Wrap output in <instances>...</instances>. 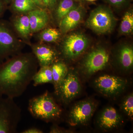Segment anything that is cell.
<instances>
[{"label": "cell", "mask_w": 133, "mask_h": 133, "mask_svg": "<svg viewBox=\"0 0 133 133\" xmlns=\"http://www.w3.org/2000/svg\"><path fill=\"white\" fill-rule=\"evenodd\" d=\"M121 108L123 112L129 118L133 119V95L130 94L125 97L122 100Z\"/></svg>", "instance_id": "cell-23"}, {"label": "cell", "mask_w": 133, "mask_h": 133, "mask_svg": "<svg viewBox=\"0 0 133 133\" xmlns=\"http://www.w3.org/2000/svg\"><path fill=\"white\" fill-rule=\"evenodd\" d=\"M94 84L96 90L102 95L112 97L123 92L127 86L128 82L125 79L121 77L104 75L97 78Z\"/></svg>", "instance_id": "cell-10"}, {"label": "cell", "mask_w": 133, "mask_h": 133, "mask_svg": "<svg viewBox=\"0 0 133 133\" xmlns=\"http://www.w3.org/2000/svg\"><path fill=\"white\" fill-rule=\"evenodd\" d=\"M32 81L33 85L35 87L46 83L53 84L51 65L40 67L34 75Z\"/></svg>", "instance_id": "cell-21"}, {"label": "cell", "mask_w": 133, "mask_h": 133, "mask_svg": "<svg viewBox=\"0 0 133 133\" xmlns=\"http://www.w3.org/2000/svg\"><path fill=\"white\" fill-rule=\"evenodd\" d=\"M54 88H55L66 76L69 68L68 65L60 59H57L51 65Z\"/></svg>", "instance_id": "cell-19"}, {"label": "cell", "mask_w": 133, "mask_h": 133, "mask_svg": "<svg viewBox=\"0 0 133 133\" xmlns=\"http://www.w3.org/2000/svg\"><path fill=\"white\" fill-rule=\"evenodd\" d=\"M85 12V8L82 3H79L71 10L58 24L62 35H65L76 28L83 21Z\"/></svg>", "instance_id": "cell-13"}, {"label": "cell", "mask_w": 133, "mask_h": 133, "mask_svg": "<svg viewBox=\"0 0 133 133\" xmlns=\"http://www.w3.org/2000/svg\"><path fill=\"white\" fill-rule=\"evenodd\" d=\"M88 37L81 33H74L65 36L59 45V58L66 64L81 56L89 47Z\"/></svg>", "instance_id": "cell-4"}, {"label": "cell", "mask_w": 133, "mask_h": 133, "mask_svg": "<svg viewBox=\"0 0 133 133\" xmlns=\"http://www.w3.org/2000/svg\"><path fill=\"white\" fill-rule=\"evenodd\" d=\"M37 33V38L39 42L44 43L56 42L62 35L59 30L51 27H47Z\"/></svg>", "instance_id": "cell-20"}, {"label": "cell", "mask_w": 133, "mask_h": 133, "mask_svg": "<svg viewBox=\"0 0 133 133\" xmlns=\"http://www.w3.org/2000/svg\"><path fill=\"white\" fill-rule=\"evenodd\" d=\"M97 107L96 102L91 99L79 101L71 108L68 113L67 123L72 127L87 124L94 114Z\"/></svg>", "instance_id": "cell-9"}, {"label": "cell", "mask_w": 133, "mask_h": 133, "mask_svg": "<svg viewBox=\"0 0 133 133\" xmlns=\"http://www.w3.org/2000/svg\"><path fill=\"white\" fill-rule=\"evenodd\" d=\"M22 117V110L14 98L0 96V133H15Z\"/></svg>", "instance_id": "cell-5"}, {"label": "cell", "mask_w": 133, "mask_h": 133, "mask_svg": "<svg viewBox=\"0 0 133 133\" xmlns=\"http://www.w3.org/2000/svg\"><path fill=\"white\" fill-rule=\"evenodd\" d=\"M49 132L50 133H71L72 132L71 130L61 127L58 126L57 124L54 123L51 127Z\"/></svg>", "instance_id": "cell-25"}, {"label": "cell", "mask_w": 133, "mask_h": 133, "mask_svg": "<svg viewBox=\"0 0 133 133\" xmlns=\"http://www.w3.org/2000/svg\"><path fill=\"white\" fill-rule=\"evenodd\" d=\"M58 0H43L45 9L49 12H51L55 8Z\"/></svg>", "instance_id": "cell-26"}, {"label": "cell", "mask_w": 133, "mask_h": 133, "mask_svg": "<svg viewBox=\"0 0 133 133\" xmlns=\"http://www.w3.org/2000/svg\"><path fill=\"white\" fill-rule=\"evenodd\" d=\"M5 1L6 2V3L8 5L10 4L14 1V0H5Z\"/></svg>", "instance_id": "cell-30"}, {"label": "cell", "mask_w": 133, "mask_h": 133, "mask_svg": "<svg viewBox=\"0 0 133 133\" xmlns=\"http://www.w3.org/2000/svg\"><path fill=\"white\" fill-rule=\"evenodd\" d=\"M115 9L128 8L130 6L132 0H102Z\"/></svg>", "instance_id": "cell-24"}, {"label": "cell", "mask_w": 133, "mask_h": 133, "mask_svg": "<svg viewBox=\"0 0 133 133\" xmlns=\"http://www.w3.org/2000/svg\"><path fill=\"white\" fill-rule=\"evenodd\" d=\"M119 33L123 35H129L133 33V10L129 7L122 17L119 29Z\"/></svg>", "instance_id": "cell-22"}, {"label": "cell", "mask_w": 133, "mask_h": 133, "mask_svg": "<svg viewBox=\"0 0 133 133\" xmlns=\"http://www.w3.org/2000/svg\"><path fill=\"white\" fill-rule=\"evenodd\" d=\"M109 57L107 49L102 46L95 47L84 57L80 64L79 73L85 77H91L106 67Z\"/></svg>", "instance_id": "cell-7"}, {"label": "cell", "mask_w": 133, "mask_h": 133, "mask_svg": "<svg viewBox=\"0 0 133 133\" xmlns=\"http://www.w3.org/2000/svg\"><path fill=\"white\" fill-rule=\"evenodd\" d=\"M40 8L33 0H14L8 5V9L13 14H28L32 10Z\"/></svg>", "instance_id": "cell-18"}, {"label": "cell", "mask_w": 133, "mask_h": 133, "mask_svg": "<svg viewBox=\"0 0 133 133\" xmlns=\"http://www.w3.org/2000/svg\"><path fill=\"white\" fill-rule=\"evenodd\" d=\"M74 1H76V2H77L82 3H83L85 1V0H74Z\"/></svg>", "instance_id": "cell-31"}, {"label": "cell", "mask_w": 133, "mask_h": 133, "mask_svg": "<svg viewBox=\"0 0 133 133\" xmlns=\"http://www.w3.org/2000/svg\"><path fill=\"white\" fill-rule=\"evenodd\" d=\"M43 131L42 129L36 127L30 128L21 132L22 133H43Z\"/></svg>", "instance_id": "cell-28"}, {"label": "cell", "mask_w": 133, "mask_h": 133, "mask_svg": "<svg viewBox=\"0 0 133 133\" xmlns=\"http://www.w3.org/2000/svg\"><path fill=\"white\" fill-rule=\"evenodd\" d=\"M26 45L17 35L10 22L0 19V64L22 52Z\"/></svg>", "instance_id": "cell-3"}, {"label": "cell", "mask_w": 133, "mask_h": 133, "mask_svg": "<svg viewBox=\"0 0 133 133\" xmlns=\"http://www.w3.org/2000/svg\"><path fill=\"white\" fill-rule=\"evenodd\" d=\"M30 46L40 67L50 66L59 59L58 51L45 43L38 42Z\"/></svg>", "instance_id": "cell-11"}, {"label": "cell", "mask_w": 133, "mask_h": 133, "mask_svg": "<svg viewBox=\"0 0 133 133\" xmlns=\"http://www.w3.org/2000/svg\"><path fill=\"white\" fill-rule=\"evenodd\" d=\"M85 1L90 2H92L95 1H97V0H85Z\"/></svg>", "instance_id": "cell-32"}, {"label": "cell", "mask_w": 133, "mask_h": 133, "mask_svg": "<svg viewBox=\"0 0 133 133\" xmlns=\"http://www.w3.org/2000/svg\"><path fill=\"white\" fill-rule=\"evenodd\" d=\"M116 20L111 8L100 5L91 12L86 21V26L95 33L105 34L114 29Z\"/></svg>", "instance_id": "cell-6"}, {"label": "cell", "mask_w": 133, "mask_h": 133, "mask_svg": "<svg viewBox=\"0 0 133 133\" xmlns=\"http://www.w3.org/2000/svg\"><path fill=\"white\" fill-rule=\"evenodd\" d=\"M10 22L19 38L26 45L30 46L33 35L28 14H13Z\"/></svg>", "instance_id": "cell-14"}, {"label": "cell", "mask_w": 133, "mask_h": 133, "mask_svg": "<svg viewBox=\"0 0 133 133\" xmlns=\"http://www.w3.org/2000/svg\"><path fill=\"white\" fill-rule=\"evenodd\" d=\"M55 97L48 90L29 101L30 113L35 118L48 123L55 122L61 118L63 110Z\"/></svg>", "instance_id": "cell-2"}, {"label": "cell", "mask_w": 133, "mask_h": 133, "mask_svg": "<svg viewBox=\"0 0 133 133\" xmlns=\"http://www.w3.org/2000/svg\"><path fill=\"white\" fill-rule=\"evenodd\" d=\"M38 66L32 52H21L0 64V96L15 98L22 95Z\"/></svg>", "instance_id": "cell-1"}, {"label": "cell", "mask_w": 133, "mask_h": 133, "mask_svg": "<svg viewBox=\"0 0 133 133\" xmlns=\"http://www.w3.org/2000/svg\"><path fill=\"white\" fill-rule=\"evenodd\" d=\"M116 60L120 68L124 71H128L133 65V48L128 43L122 44L117 50Z\"/></svg>", "instance_id": "cell-16"}, {"label": "cell", "mask_w": 133, "mask_h": 133, "mask_svg": "<svg viewBox=\"0 0 133 133\" xmlns=\"http://www.w3.org/2000/svg\"><path fill=\"white\" fill-rule=\"evenodd\" d=\"M79 3L74 0H58L51 12L54 19L59 24V22Z\"/></svg>", "instance_id": "cell-17"}, {"label": "cell", "mask_w": 133, "mask_h": 133, "mask_svg": "<svg viewBox=\"0 0 133 133\" xmlns=\"http://www.w3.org/2000/svg\"><path fill=\"white\" fill-rule=\"evenodd\" d=\"M38 7L41 8L42 9H45V8L44 6L43 3V0H33Z\"/></svg>", "instance_id": "cell-29"}, {"label": "cell", "mask_w": 133, "mask_h": 133, "mask_svg": "<svg viewBox=\"0 0 133 133\" xmlns=\"http://www.w3.org/2000/svg\"><path fill=\"white\" fill-rule=\"evenodd\" d=\"M49 12L47 10L38 8L28 14L32 35L48 27L50 22Z\"/></svg>", "instance_id": "cell-15"}, {"label": "cell", "mask_w": 133, "mask_h": 133, "mask_svg": "<svg viewBox=\"0 0 133 133\" xmlns=\"http://www.w3.org/2000/svg\"><path fill=\"white\" fill-rule=\"evenodd\" d=\"M78 75L75 70L69 68L64 78L55 88L54 96L58 103L69 105L80 94L81 87Z\"/></svg>", "instance_id": "cell-8"}, {"label": "cell", "mask_w": 133, "mask_h": 133, "mask_svg": "<svg viewBox=\"0 0 133 133\" xmlns=\"http://www.w3.org/2000/svg\"><path fill=\"white\" fill-rule=\"evenodd\" d=\"M8 5L5 0H0V19L4 15L6 10L8 9Z\"/></svg>", "instance_id": "cell-27"}, {"label": "cell", "mask_w": 133, "mask_h": 133, "mask_svg": "<svg viewBox=\"0 0 133 133\" xmlns=\"http://www.w3.org/2000/svg\"><path fill=\"white\" fill-rule=\"evenodd\" d=\"M122 123V117L114 107L109 106L102 109L97 118V124L101 130L112 131L119 127Z\"/></svg>", "instance_id": "cell-12"}]
</instances>
